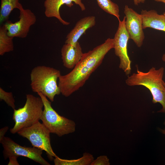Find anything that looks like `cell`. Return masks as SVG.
<instances>
[{
    "label": "cell",
    "mask_w": 165,
    "mask_h": 165,
    "mask_svg": "<svg viewBox=\"0 0 165 165\" xmlns=\"http://www.w3.org/2000/svg\"><path fill=\"white\" fill-rule=\"evenodd\" d=\"M114 46L113 39L109 38L103 43L84 53L72 71L59 77L58 84L62 94L68 97L82 86Z\"/></svg>",
    "instance_id": "cell-1"
},
{
    "label": "cell",
    "mask_w": 165,
    "mask_h": 165,
    "mask_svg": "<svg viewBox=\"0 0 165 165\" xmlns=\"http://www.w3.org/2000/svg\"><path fill=\"white\" fill-rule=\"evenodd\" d=\"M164 68L161 67L156 69L152 67L146 72L137 68L136 73L128 76L125 81L130 86H142L148 88L152 97L154 104L160 103L162 108L158 112L165 113V86L163 79Z\"/></svg>",
    "instance_id": "cell-2"
},
{
    "label": "cell",
    "mask_w": 165,
    "mask_h": 165,
    "mask_svg": "<svg viewBox=\"0 0 165 165\" xmlns=\"http://www.w3.org/2000/svg\"><path fill=\"white\" fill-rule=\"evenodd\" d=\"M61 75L60 70L44 65L34 67L30 75V86L32 91L40 92L53 102L56 95L61 93L57 80Z\"/></svg>",
    "instance_id": "cell-3"
},
{
    "label": "cell",
    "mask_w": 165,
    "mask_h": 165,
    "mask_svg": "<svg viewBox=\"0 0 165 165\" xmlns=\"http://www.w3.org/2000/svg\"><path fill=\"white\" fill-rule=\"evenodd\" d=\"M44 104L41 97L31 94L26 95V101L24 106L14 109L13 119L15 122L10 132L14 134L21 129L29 127L41 120Z\"/></svg>",
    "instance_id": "cell-4"
},
{
    "label": "cell",
    "mask_w": 165,
    "mask_h": 165,
    "mask_svg": "<svg viewBox=\"0 0 165 165\" xmlns=\"http://www.w3.org/2000/svg\"><path fill=\"white\" fill-rule=\"evenodd\" d=\"M41 98L44 109L41 120L50 133L59 137L74 132L76 124L73 121L59 115L52 108L51 102L42 93H37Z\"/></svg>",
    "instance_id": "cell-5"
},
{
    "label": "cell",
    "mask_w": 165,
    "mask_h": 165,
    "mask_svg": "<svg viewBox=\"0 0 165 165\" xmlns=\"http://www.w3.org/2000/svg\"><path fill=\"white\" fill-rule=\"evenodd\" d=\"M17 133L27 139L33 147L45 151L50 160L57 156L51 146L50 132L39 121L29 127L21 129Z\"/></svg>",
    "instance_id": "cell-6"
},
{
    "label": "cell",
    "mask_w": 165,
    "mask_h": 165,
    "mask_svg": "<svg viewBox=\"0 0 165 165\" xmlns=\"http://www.w3.org/2000/svg\"><path fill=\"white\" fill-rule=\"evenodd\" d=\"M3 148V154L5 159L11 157L21 156L27 157L42 165L50 164L42 156V150L35 147L20 145L11 139L4 137L0 141Z\"/></svg>",
    "instance_id": "cell-7"
},
{
    "label": "cell",
    "mask_w": 165,
    "mask_h": 165,
    "mask_svg": "<svg viewBox=\"0 0 165 165\" xmlns=\"http://www.w3.org/2000/svg\"><path fill=\"white\" fill-rule=\"evenodd\" d=\"M124 16L123 20H119L117 30L114 38V48L116 55L120 60L119 68L122 69L126 75H129L131 72V61L127 52V43L130 39L126 29Z\"/></svg>",
    "instance_id": "cell-8"
},
{
    "label": "cell",
    "mask_w": 165,
    "mask_h": 165,
    "mask_svg": "<svg viewBox=\"0 0 165 165\" xmlns=\"http://www.w3.org/2000/svg\"><path fill=\"white\" fill-rule=\"evenodd\" d=\"M19 20L14 23L7 21L4 24L11 37L24 38L27 36L31 26L35 24L36 17L30 9L23 8L19 10Z\"/></svg>",
    "instance_id": "cell-9"
},
{
    "label": "cell",
    "mask_w": 165,
    "mask_h": 165,
    "mask_svg": "<svg viewBox=\"0 0 165 165\" xmlns=\"http://www.w3.org/2000/svg\"><path fill=\"white\" fill-rule=\"evenodd\" d=\"M124 12L126 17L125 27L130 39L138 47H141L145 38L141 15L127 5L125 6Z\"/></svg>",
    "instance_id": "cell-10"
},
{
    "label": "cell",
    "mask_w": 165,
    "mask_h": 165,
    "mask_svg": "<svg viewBox=\"0 0 165 165\" xmlns=\"http://www.w3.org/2000/svg\"><path fill=\"white\" fill-rule=\"evenodd\" d=\"M73 2L78 5L82 11L85 10V6L81 0H45L44 2L45 14L47 17L56 18L64 25H68L70 23L65 21L61 17L60 9L61 6L64 4L71 7L73 5Z\"/></svg>",
    "instance_id": "cell-11"
},
{
    "label": "cell",
    "mask_w": 165,
    "mask_h": 165,
    "mask_svg": "<svg viewBox=\"0 0 165 165\" xmlns=\"http://www.w3.org/2000/svg\"><path fill=\"white\" fill-rule=\"evenodd\" d=\"M61 52L64 66L70 69H73L79 63L84 53L78 42L75 45L65 43Z\"/></svg>",
    "instance_id": "cell-12"
},
{
    "label": "cell",
    "mask_w": 165,
    "mask_h": 165,
    "mask_svg": "<svg viewBox=\"0 0 165 165\" xmlns=\"http://www.w3.org/2000/svg\"><path fill=\"white\" fill-rule=\"evenodd\" d=\"M95 24L96 18L94 16H87L81 19L67 35L65 43L75 45L81 36L87 30L94 26Z\"/></svg>",
    "instance_id": "cell-13"
},
{
    "label": "cell",
    "mask_w": 165,
    "mask_h": 165,
    "mask_svg": "<svg viewBox=\"0 0 165 165\" xmlns=\"http://www.w3.org/2000/svg\"><path fill=\"white\" fill-rule=\"evenodd\" d=\"M142 28H151L165 32V15L159 14L154 10H142Z\"/></svg>",
    "instance_id": "cell-14"
},
{
    "label": "cell",
    "mask_w": 165,
    "mask_h": 165,
    "mask_svg": "<svg viewBox=\"0 0 165 165\" xmlns=\"http://www.w3.org/2000/svg\"><path fill=\"white\" fill-rule=\"evenodd\" d=\"M23 7L19 0H1L0 9V24L7 21L10 14L15 9L20 10Z\"/></svg>",
    "instance_id": "cell-15"
},
{
    "label": "cell",
    "mask_w": 165,
    "mask_h": 165,
    "mask_svg": "<svg viewBox=\"0 0 165 165\" xmlns=\"http://www.w3.org/2000/svg\"><path fill=\"white\" fill-rule=\"evenodd\" d=\"M94 160L93 155L88 152L84 153L82 157L76 159H62L57 156L53 159L55 165H90Z\"/></svg>",
    "instance_id": "cell-16"
},
{
    "label": "cell",
    "mask_w": 165,
    "mask_h": 165,
    "mask_svg": "<svg viewBox=\"0 0 165 165\" xmlns=\"http://www.w3.org/2000/svg\"><path fill=\"white\" fill-rule=\"evenodd\" d=\"M13 38L9 36L8 31L5 25L0 27V55L3 56L6 53L14 50Z\"/></svg>",
    "instance_id": "cell-17"
},
{
    "label": "cell",
    "mask_w": 165,
    "mask_h": 165,
    "mask_svg": "<svg viewBox=\"0 0 165 165\" xmlns=\"http://www.w3.org/2000/svg\"><path fill=\"white\" fill-rule=\"evenodd\" d=\"M99 7L106 12L113 15L120 20L119 9L118 5L111 0H96Z\"/></svg>",
    "instance_id": "cell-18"
},
{
    "label": "cell",
    "mask_w": 165,
    "mask_h": 165,
    "mask_svg": "<svg viewBox=\"0 0 165 165\" xmlns=\"http://www.w3.org/2000/svg\"><path fill=\"white\" fill-rule=\"evenodd\" d=\"M0 99L1 101H4L13 110L15 109V101L12 93L5 91L1 87H0Z\"/></svg>",
    "instance_id": "cell-19"
},
{
    "label": "cell",
    "mask_w": 165,
    "mask_h": 165,
    "mask_svg": "<svg viewBox=\"0 0 165 165\" xmlns=\"http://www.w3.org/2000/svg\"><path fill=\"white\" fill-rule=\"evenodd\" d=\"M109 159L105 155L101 156L93 161L90 165H109Z\"/></svg>",
    "instance_id": "cell-20"
},
{
    "label": "cell",
    "mask_w": 165,
    "mask_h": 165,
    "mask_svg": "<svg viewBox=\"0 0 165 165\" xmlns=\"http://www.w3.org/2000/svg\"><path fill=\"white\" fill-rule=\"evenodd\" d=\"M9 129V127L6 126L0 130V141L5 137V135Z\"/></svg>",
    "instance_id": "cell-21"
},
{
    "label": "cell",
    "mask_w": 165,
    "mask_h": 165,
    "mask_svg": "<svg viewBox=\"0 0 165 165\" xmlns=\"http://www.w3.org/2000/svg\"><path fill=\"white\" fill-rule=\"evenodd\" d=\"M17 157L14 156L11 157L9 158V162L8 163V165H19L17 159Z\"/></svg>",
    "instance_id": "cell-22"
},
{
    "label": "cell",
    "mask_w": 165,
    "mask_h": 165,
    "mask_svg": "<svg viewBox=\"0 0 165 165\" xmlns=\"http://www.w3.org/2000/svg\"><path fill=\"white\" fill-rule=\"evenodd\" d=\"M134 4L135 5H138L140 3H145V0H133Z\"/></svg>",
    "instance_id": "cell-23"
},
{
    "label": "cell",
    "mask_w": 165,
    "mask_h": 165,
    "mask_svg": "<svg viewBox=\"0 0 165 165\" xmlns=\"http://www.w3.org/2000/svg\"><path fill=\"white\" fill-rule=\"evenodd\" d=\"M158 129L160 132H161L163 134L165 135V128L161 129L159 128Z\"/></svg>",
    "instance_id": "cell-24"
},
{
    "label": "cell",
    "mask_w": 165,
    "mask_h": 165,
    "mask_svg": "<svg viewBox=\"0 0 165 165\" xmlns=\"http://www.w3.org/2000/svg\"><path fill=\"white\" fill-rule=\"evenodd\" d=\"M162 59L163 61L165 62V53L163 55ZM164 85L165 86V82H164Z\"/></svg>",
    "instance_id": "cell-25"
},
{
    "label": "cell",
    "mask_w": 165,
    "mask_h": 165,
    "mask_svg": "<svg viewBox=\"0 0 165 165\" xmlns=\"http://www.w3.org/2000/svg\"><path fill=\"white\" fill-rule=\"evenodd\" d=\"M154 0L157 2H161L165 4V0Z\"/></svg>",
    "instance_id": "cell-26"
},
{
    "label": "cell",
    "mask_w": 165,
    "mask_h": 165,
    "mask_svg": "<svg viewBox=\"0 0 165 165\" xmlns=\"http://www.w3.org/2000/svg\"><path fill=\"white\" fill-rule=\"evenodd\" d=\"M163 124H164V125L165 126V119L163 122Z\"/></svg>",
    "instance_id": "cell-27"
},
{
    "label": "cell",
    "mask_w": 165,
    "mask_h": 165,
    "mask_svg": "<svg viewBox=\"0 0 165 165\" xmlns=\"http://www.w3.org/2000/svg\"><path fill=\"white\" fill-rule=\"evenodd\" d=\"M163 14L165 15V12L163 13Z\"/></svg>",
    "instance_id": "cell-28"
}]
</instances>
